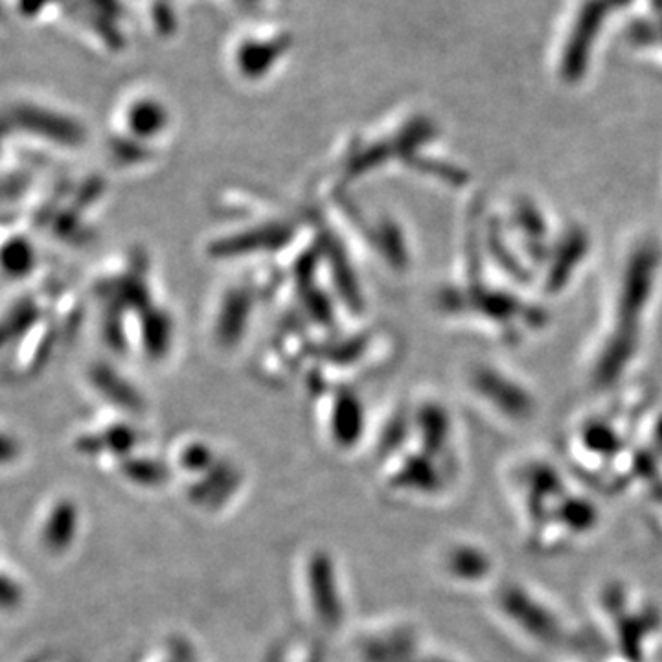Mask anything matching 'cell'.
<instances>
[{"label": "cell", "mask_w": 662, "mask_h": 662, "mask_svg": "<svg viewBox=\"0 0 662 662\" xmlns=\"http://www.w3.org/2000/svg\"><path fill=\"white\" fill-rule=\"evenodd\" d=\"M303 601L309 618L324 634H337L346 623V600L342 595L341 576L330 552H309L300 568Z\"/></svg>", "instance_id": "obj_1"}, {"label": "cell", "mask_w": 662, "mask_h": 662, "mask_svg": "<svg viewBox=\"0 0 662 662\" xmlns=\"http://www.w3.org/2000/svg\"><path fill=\"white\" fill-rule=\"evenodd\" d=\"M631 0H578L574 4L563 39V61L570 68H578L595 46L596 38L604 30L609 17L622 10Z\"/></svg>", "instance_id": "obj_2"}, {"label": "cell", "mask_w": 662, "mask_h": 662, "mask_svg": "<svg viewBox=\"0 0 662 662\" xmlns=\"http://www.w3.org/2000/svg\"><path fill=\"white\" fill-rule=\"evenodd\" d=\"M82 532V510L71 496H57L43 506L35 523V543L50 559L68 556Z\"/></svg>", "instance_id": "obj_3"}, {"label": "cell", "mask_w": 662, "mask_h": 662, "mask_svg": "<svg viewBox=\"0 0 662 662\" xmlns=\"http://www.w3.org/2000/svg\"><path fill=\"white\" fill-rule=\"evenodd\" d=\"M242 485V474L231 463L217 462L214 468L186 485V499L195 510L204 513L223 512L231 506Z\"/></svg>", "instance_id": "obj_4"}, {"label": "cell", "mask_w": 662, "mask_h": 662, "mask_svg": "<svg viewBox=\"0 0 662 662\" xmlns=\"http://www.w3.org/2000/svg\"><path fill=\"white\" fill-rule=\"evenodd\" d=\"M17 121L30 131H35L41 137H46L54 142L76 146L83 140V129L76 121L52 115L46 110L24 109L17 116Z\"/></svg>", "instance_id": "obj_5"}, {"label": "cell", "mask_w": 662, "mask_h": 662, "mask_svg": "<svg viewBox=\"0 0 662 662\" xmlns=\"http://www.w3.org/2000/svg\"><path fill=\"white\" fill-rule=\"evenodd\" d=\"M291 231L287 226L270 225L261 226L256 231H248L236 237H228L214 245V253L217 256H242V254L258 253L259 248L280 247L286 243Z\"/></svg>", "instance_id": "obj_6"}, {"label": "cell", "mask_w": 662, "mask_h": 662, "mask_svg": "<svg viewBox=\"0 0 662 662\" xmlns=\"http://www.w3.org/2000/svg\"><path fill=\"white\" fill-rule=\"evenodd\" d=\"M361 430H363V414H361V407H359L355 396H350V394L337 396L330 418L333 444L350 449L357 444Z\"/></svg>", "instance_id": "obj_7"}, {"label": "cell", "mask_w": 662, "mask_h": 662, "mask_svg": "<svg viewBox=\"0 0 662 662\" xmlns=\"http://www.w3.org/2000/svg\"><path fill=\"white\" fill-rule=\"evenodd\" d=\"M248 317V295L243 291L228 292L223 309H221L220 320H217V337L225 344H234L239 341L245 322Z\"/></svg>", "instance_id": "obj_8"}, {"label": "cell", "mask_w": 662, "mask_h": 662, "mask_svg": "<svg viewBox=\"0 0 662 662\" xmlns=\"http://www.w3.org/2000/svg\"><path fill=\"white\" fill-rule=\"evenodd\" d=\"M120 473L127 482L142 490L164 488L170 479V469L164 463L154 462L151 458L127 457L121 462Z\"/></svg>", "instance_id": "obj_9"}, {"label": "cell", "mask_w": 662, "mask_h": 662, "mask_svg": "<svg viewBox=\"0 0 662 662\" xmlns=\"http://www.w3.org/2000/svg\"><path fill=\"white\" fill-rule=\"evenodd\" d=\"M631 41L662 49V0H650L644 13L629 26Z\"/></svg>", "instance_id": "obj_10"}, {"label": "cell", "mask_w": 662, "mask_h": 662, "mask_svg": "<svg viewBox=\"0 0 662 662\" xmlns=\"http://www.w3.org/2000/svg\"><path fill=\"white\" fill-rule=\"evenodd\" d=\"M215 463H217V458H215L214 449L203 441H190L186 446H182L181 451L177 455V468L181 469L182 473L188 474L190 479H197L209 469L214 468Z\"/></svg>", "instance_id": "obj_11"}, {"label": "cell", "mask_w": 662, "mask_h": 662, "mask_svg": "<svg viewBox=\"0 0 662 662\" xmlns=\"http://www.w3.org/2000/svg\"><path fill=\"white\" fill-rule=\"evenodd\" d=\"M94 385L98 386L102 394L107 396V399L120 405L124 408L140 407V399H138L137 392L132 391L131 386L126 385V381L116 377L107 366H98V370L94 372Z\"/></svg>", "instance_id": "obj_12"}, {"label": "cell", "mask_w": 662, "mask_h": 662, "mask_svg": "<svg viewBox=\"0 0 662 662\" xmlns=\"http://www.w3.org/2000/svg\"><path fill=\"white\" fill-rule=\"evenodd\" d=\"M166 116L160 107L151 104L138 105L129 115V127L138 137H153L164 127Z\"/></svg>", "instance_id": "obj_13"}, {"label": "cell", "mask_w": 662, "mask_h": 662, "mask_svg": "<svg viewBox=\"0 0 662 662\" xmlns=\"http://www.w3.org/2000/svg\"><path fill=\"white\" fill-rule=\"evenodd\" d=\"M33 267L32 247L24 239H13L4 248V269L13 276L26 275Z\"/></svg>", "instance_id": "obj_14"}, {"label": "cell", "mask_w": 662, "mask_h": 662, "mask_svg": "<svg viewBox=\"0 0 662 662\" xmlns=\"http://www.w3.org/2000/svg\"><path fill=\"white\" fill-rule=\"evenodd\" d=\"M149 339V348L160 355V350L164 352V348L170 342V322L166 320L164 314H157L149 320V328L146 330V342Z\"/></svg>", "instance_id": "obj_15"}, {"label": "cell", "mask_w": 662, "mask_h": 662, "mask_svg": "<svg viewBox=\"0 0 662 662\" xmlns=\"http://www.w3.org/2000/svg\"><path fill=\"white\" fill-rule=\"evenodd\" d=\"M2 579H4L2 581V604H4V611H10V609L17 611L22 606V601H24L26 589H24L21 579L8 573V570H4V578Z\"/></svg>", "instance_id": "obj_16"}]
</instances>
